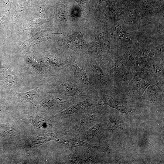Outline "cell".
<instances>
[{
	"instance_id": "obj_1",
	"label": "cell",
	"mask_w": 164,
	"mask_h": 164,
	"mask_svg": "<svg viewBox=\"0 0 164 164\" xmlns=\"http://www.w3.org/2000/svg\"><path fill=\"white\" fill-rule=\"evenodd\" d=\"M53 84L51 85L50 93L59 94L76 99L82 97H92L87 90L75 82L72 71L69 68L60 72Z\"/></svg>"
},
{
	"instance_id": "obj_2",
	"label": "cell",
	"mask_w": 164,
	"mask_h": 164,
	"mask_svg": "<svg viewBox=\"0 0 164 164\" xmlns=\"http://www.w3.org/2000/svg\"><path fill=\"white\" fill-rule=\"evenodd\" d=\"M82 58L80 66L86 72L91 84L96 91L104 92L108 85V77L103 69L106 65L97 63L86 55Z\"/></svg>"
},
{
	"instance_id": "obj_3",
	"label": "cell",
	"mask_w": 164,
	"mask_h": 164,
	"mask_svg": "<svg viewBox=\"0 0 164 164\" xmlns=\"http://www.w3.org/2000/svg\"><path fill=\"white\" fill-rule=\"evenodd\" d=\"M68 68L73 72L75 82L87 90L92 95L96 91L91 84L85 71L77 64L71 54Z\"/></svg>"
},
{
	"instance_id": "obj_4",
	"label": "cell",
	"mask_w": 164,
	"mask_h": 164,
	"mask_svg": "<svg viewBox=\"0 0 164 164\" xmlns=\"http://www.w3.org/2000/svg\"><path fill=\"white\" fill-rule=\"evenodd\" d=\"M100 93L101 97L99 101L94 103V104L95 106L107 105L123 113H129V111L128 108L121 103L116 100L110 95L104 92H101Z\"/></svg>"
},
{
	"instance_id": "obj_5",
	"label": "cell",
	"mask_w": 164,
	"mask_h": 164,
	"mask_svg": "<svg viewBox=\"0 0 164 164\" xmlns=\"http://www.w3.org/2000/svg\"><path fill=\"white\" fill-rule=\"evenodd\" d=\"M92 97H88L81 102H76L61 113L62 115H67L72 114L80 111L84 110L93 105L95 103Z\"/></svg>"
},
{
	"instance_id": "obj_6",
	"label": "cell",
	"mask_w": 164,
	"mask_h": 164,
	"mask_svg": "<svg viewBox=\"0 0 164 164\" xmlns=\"http://www.w3.org/2000/svg\"><path fill=\"white\" fill-rule=\"evenodd\" d=\"M58 142L61 143L68 148H73L78 146H84L92 149L93 145L80 140L76 138L70 139L60 138L56 140Z\"/></svg>"
},
{
	"instance_id": "obj_7",
	"label": "cell",
	"mask_w": 164,
	"mask_h": 164,
	"mask_svg": "<svg viewBox=\"0 0 164 164\" xmlns=\"http://www.w3.org/2000/svg\"><path fill=\"white\" fill-rule=\"evenodd\" d=\"M114 34L116 40L118 41L127 42L131 40V37L129 34L124 30L119 25L115 28Z\"/></svg>"
},
{
	"instance_id": "obj_8",
	"label": "cell",
	"mask_w": 164,
	"mask_h": 164,
	"mask_svg": "<svg viewBox=\"0 0 164 164\" xmlns=\"http://www.w3.org/2000/svg\"><path fill=\"white\" fill-rule=\"evenodd\" d=\"M39 88L36 87L33 90L23 93H18L21 99L28 102H32L39 97Z\"/></svg>"
},
{
	"instance_id": "obj_9",
	"label": "cell",
	"mask_w": 164,
	"mask_h": 164,
	"mask_svg": "<svg viewBox=\"0 0 164 164\" xmlns=\"http://www.w3.org/2000/svg\"><path fill=\"white\" fill-rule=\"evenodd\" d=\"M107 126L110 130L114 132H117L121 130L122 127L121 122L114 117L111 116L109 118Z\"/></svg>"
},
{
	"instance_id": "obj_10",
	"label": "cell",
	"mask_w": 164,
	"mask_h": 164,
	"mask_svg": "<svg viewBox=\"0 0 164 164\" xmlns=\"http://www.w3.org/2000/svg\"><path fill=\"white\" fill-rule=\"evenodd\" d=\"M15 132V129L12 127L0 124V137L2 138L11 136L14 134Z\"/></svg>"
},
{
	"instance_id": "obj_11",
	"label": "cell",
	"mask_w": 164,
	"mask_h": 164,
	"mask_svg": "<svg viewBox=\"0 0 164 164\" xmlns=\"http://www.w3.org/2000/svg\"><path fill=\"white\" fill-rule=\"evenodd\" d=\"M163 50V44L159 45L151 50L145 58L146 59H151L158 57Z\"/></svg>"
},
{
	"instance_id": "obj_12",
	"label": "cell",
	"mask_w": 164,
	"mask_h": 164,
	"mask_svg": "<svg viewBox=\"0 0 164 164\" xmlns=\"http://www.w3.org/2000/svg\"><path fill=\"white\" fill-rule=\"evenodd\" d=\"M101 131L100 126L96 125L91 128L87 132L86 136L87 139H91L94 137Z\"/></svg>"
},
{
	"instance_id": "obj_13",
	"label": "cell",
	"mask_w": 164,
	"mask_h": 164,
	"mask_svg": "<svg viewBox=\"0 0 164 164\" xmlns=\"http://www.w3.org/2000/svg\"><path fill=\"white\" fill-rule=\"evenodd\" d=\"M97 116L95 112L92 113L84 117L81 123L84 127H86L92 123L95 120Z\"/></svg>"
},
{
	"instance_id": "obj_14",
	"label": "cell",
	"mask_w": 164,
	"mask_h": 164,
	"mask_svg": "<svg viewBox=\"0 0 164 164\" xmlns=\"http://www.w3.org/2000/svg\"><path fill=\"white\" fill-rule=\"evenodd\" d=\"M150 85V84L147 82L142 79L138 82V92L139 94L142 95L147 87Z\"/></svg>"
},
{
	"instance_id": "obj_15",
	"label": "cell",
	"mask_w": 164,
	"mask_h": 164,
	"mask_svg": "<svg viewBox=\"0 0 164 164\" xmlns=\"http://www.w3.org/2000/svg\"><path fill=\"white\" fill-rule=\"evenodd\" d=\"M70 155V161L73 164H83L84 162L78 157L72 150Z\"/></svg>"
},
{
	"instance_id": "obj_16",
	"label": "cell",
	"mask_w": 164,
	"mask_h": 164,
	"mask_svg": "<svg viewBox=\"0 0 164 164\" xmlns=\"http://www.w3.org/2000/svg\"><path fill=\"white\" fill-rule=\"evenodd\" d=\"M33 123L37 127L40 128L46 123V120L40 117H35L32 119Z\"/></svg>"
},
{
	"instance_id": "obj_17",
	"label": "cell",
	"mask_w": 164,
	"mask_h": 164,
	"mask_svg": "<svg viewBox=\"0 0 164 164\" xmlns=\"http://www.w3.org/2000/svg\"><path fill=\"white\" fill-rule=\"evenodd\" d=\"M94 149L103 152L105 154L107 153L110 148L108 145H94Z\"/></svg>"
}]
</instances>
